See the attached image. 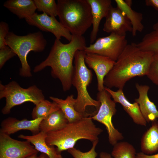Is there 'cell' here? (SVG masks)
Instances as JSON below:
<instances>
[{
	"instance_id": "cell-14",
	"label": "cell",
	"mask_w": 158,
	"mask_h": 158,
	"mask_svg": "<svg viewBox=\"0 0 158 158\" xmlns=\"http://www.w3.org/2000/svg\"><path fill=\"white\" fill-rule=\"evenodd\" d=\"M43 119L40 118L29 120L24 118L19 120L15 118L9 117L1 122L0 133L10 135L21 130H28L33 135H35L40 132L39 126Z\"/></svg>"
},
{
	"instance_id": "cell-13",
	"label": "cell",
	"mask_w": 158,
	"mask_h": 158,
	"mask_svg": "<svg viewBox=\"0 0 158 158\" xmlns=\"http://www.w3.org/2000/svg\"><path fill=\"white\" fill-rule=\"evenodd\" d=\"M85 62L87 66L95 72L97 80L98 92L104 89V80L105 77L113 67L115 61L96 54L86 53Z\"/></svg>"
},
{
	"instance_id": "cell-4",
	"label": "cell",
	"mask_w": 158,
	"mask_h": 158,
	"mask_svg": "<svg viewBox=\"0 0 158 158\" xmlns=\"http://www.w3.org/2000/svg\"><path fill=\"white\" fill-rule=\"evenodd\" d=\"M57 4L60 22L72 35L83 36L92 25L87 0H58Z\"/></svg>"
},
{
	"instance_id": "cell-24",
	"label": "cell",
	"mask_w": 158,
	"mask_h": 158,
	"mask_svg": "<svg viewBox=\"0 0 158 158\" xmlns=\"http://www.w3.org/2000/svg\"><path fill=\"white\" fill-rule=\"evenodd\" d=\"M137 44L144 51L154 52L158 51V20L153 25V30L146 34Z\"/></svg>"
},
{
	"instance_id": "cell-3",
	"label": "cell",
	"mask_w": 158,
	"mask_h": 158,
	"mask_svg": "<svg viewBox=\"0 0 158 158\" xmlns=\"http://www.w3.org/2000/svg\"><path fill=\"white\" fill-rule=\"evenodd\" d=\"M91 116L68 123L62 129L47 133L45 141L49 146H54L60 153L74 147L78 140L82 139L93 142L99 140L103 130L96 126Z\"/></svg>"
},
{
	"instance_id": "cell-22",
	"label": "cell",
	"mask_w": 158,
	"mask_h": 158,
	"mask_svg": "<svg viewBox=\"0 0 158 158\" xmlns=\"http://www.w3.org/2000/svg\"><path fill=\"white\" fill-rule=\"evenodd\" d=\"M68 121L64 114L59 109L49 115L40 123V132L45 133L60 130L65 126Z\"/></svg>"
},
{
	"instance_id": "cell-18",
	"label": "cell",
	"mask_w": 158,
	"mask_h": 158,
	"mask_svg": "<svg viewBox=\"0 0 158 158\" xmlns=\"http://www.w3.org/2000/svg\"><path fill=\"white\" fill-rule=\"evenodd\" d=\"M49 98L56 103L62 111L68 123H72L81 120L83 118L92 116L93 113L85 114L77 111L75 109L76 99L73 95L67 96L65 99L51 96Z\"/></svg>"
},
{
	"instance_id": "cell-10",
	"label": "cell",
	"mask_w": 158,
	"mask_h": 158,
	"mask_svg": "<svg viewBox=\"0 0 158 158\" xmlns=\"http://www.w3.org/2000/svg\"><path fill=\"white\" fill-rule=\"evenodd\" d=\"M38 152L28 141L18 140L0 133V158H25Z\"/></svg>"
},
{
	"instance_id": "cell-9",
	"label": "cell",
	"mask_w": 158,
	"mask_h": 158,
	"mask_svg": "<svg viewBox=\"0 0 158 158\" xmlns=\"http://www.w3.org/2000/svg\"><path fill=\"white\" fill-rule=\"evenodd\" d=\"M126 36L111 33L98 38L95 43L86 47V53L95 54L108 57L116 61L128 45Z\"/></svg>"
},
{
	"instance_id": "cell-11",
	"label": "cell",
	"mask_w": 158,
	"mask_h": 158,
	"mask_svg": "<svg viewBox=\"0 0 158 158\" xmlns=\"http://www.w3.org/2000/svg\"><path fill=\"white\" fill-rule=\"evenodd\" d=\"M25 19L29 25L35 26L43 31L51 32L56 39L60 40L63 37L69 42L72 39V35L55 17L44 13L41 14L35 13Z\"/></svg>"
},
{
	"instance_id": "cell-34",
	"label": "cell",
	"mask_w": 158,
	"mask_h": 158,
	"mask_svg": "<svg viewBox=\"0 0 158 158\" xmlns=\"http://www.w3.org/2000/svg\"><path fill=\"white\" fill-rule=\"evenodd\" d=\"M99 157L100 158H113L110 154L104 152H101Z\"/></svg>"
},
{
	"instance_id": "cell-28",
	"label": "cell",
	"mask_w": 158,
	"mask_h": 158,
	"mask_svg": "<svg viewBox=\"0 0 158 158\" xmlns=\"http://www.w3.org/2000/svg\"><path fill=\"white\" fill-rule=\"evenodd\" d=\"M99 140L92 142L91 149L88 151L83 152L74 147L69 149L68 152L74 158H96L97 153L95 151L96 146Z\"/></svg>"
},
{
	"instance_id": "cell-20",
	"label": "cell",
	"mask_w": 158,
	"mask_h": 158,
	"mask_svg": "<svg viewBox=\"0 0 158 158\" xmlns=\"http://www.w3.org/2000/svg\"><path fill=\"white\" fill-rule=\"evenodd\" d=\"M117 7L126 16L131 23L133 36L136 35L138 32H142L144 28L142 23V14L133 10L131 8V0H115Z\"/></svg>"
},
{
	"instance_id": "cell-25",
	"label": "cell",
	"mask_w": 158,
	"mask_h": 158,
	"mask_svg": "<svg viewBox=\"0 0 158 158\" xmlns=\"http://www.w3.org/2000/svg\"><path fill=\"white\" fill-rule=\"evenodd\" d=\"M59 109L56 103L43 100L36 105L33 109L31 114L32 118V119L40 118L44 119Z\"/></svg>"
},
{
	"instance_id": "cell-32",
	"label": "cell",
	"mask_w": 158,
	"mask_h": 158,
	"mask_svg": "<svg viewBox=\"0 0 158 158\" xmlns=\"http://www.w3.org/2000/svg\"><path fill=\"white\" fill-rule=\"evenodd\" d=\"M145 2L147 6L152 7L158 11V0H146Z\"/></svg>"
},
{
	"instance_id": "cell-17",
	"label": "cell",
	"mask_w": 158,
	"mask_h": 158,
	"mask_svg": "<svg viewBox=\"0 0 158 158\" xmlns=\"http://www.w3.org/2000/svg\"><path fill=\"white\" fill-rule=\"evenodd\" d=\"M91 8L92 28L90 35V42L93 44L96 40L100 22L107 16L112 6L111 0H87Z\"/></svg>"
},
{
	"instance_id": "cell-12",
	"label": "cell",
	"mask_w": 158,
	"mask_h": 158,
	"mask_svg": "<svg viewBox=\"0 0 158 158\" xmlns=\"http://www.w3.org/2000/svg\"><path fill=\"white\" fill-rule=\"evenodd\" d=\"M105 18L103 28L104 31L123 36H126L128 32H132V28L130 21L117 7L112 6Z\"/></svg>"
},
{
	"instance_id": "cell-35",
	"label": "cell",
	"mask_w": 158,
	"mask_h": 158,
	"mask_svg": "<svg viewBox=\"0 0 158 158\" xmlns=\"http://www.w3.org/2000/svg\"><path fill=\"white\" fill-rule=\"evenodd\" d=\"M37 153H35L25 158H38V156H37Z\"/></svg>"
},
{
	"instance_id": "cell-15",
	"label": "cell",
	"mask_w": 158,
	"mask_h": 158,
	"mask_svg": "<svg viewBox=\"0 0 158 158\" xmlns=\"http://www.w3.org/2000/svg\"><path fill=\"white\" fill-rule=\"evenodd\" d=\"M104 89L109 93L116 103H119L121 105L135 123L146 126L147 122L141 112L138 104L135 102L133 103L130 102L126 97L123 89H118L116 91H114L105 87Z\"/></svg>"
},
{
	"instance_id": "cell-31",
	"label": "cell",
	"mask_w": 158,
	"mask_h": 158,
	"mask_svg": "<svg viewBox=\"0 0 158 158\" xmlns=\"http://www.w3.org/2000/svg\"><path fill=\"white\" fill-rule=\"evenodd\" d=\"M9 27L8 24L4 21L0 23V49L5 47L7 45L6 38L9 32Z\"/></svg>"
},
{
	"instance_id": "cell-36",
	"label": "cell",
	"mask_w": 158,
	"mask_h": 158,
	"mask_svg": "<svg viewBox=\"0 0 158 158\" xmlns=\"http://www.w3.org/2000/svg\"><path fill=\"white\" fill-rule=\"evenodd\" d=\"M38 158H49L46 154L42 153L38 157Z\"/></svg>"
},
{
	"instance_id": "cell-19",
	"label": "cell",
	"mask_w": 158,
	"mask_h": 158,
	"mask_svg": "<svg viewBox=\"0 0 158 158\" xmlns=\"http://www.w3.org/2000/svg\"><path fill=\"white\" fill-rule=\"evenodd\" d=\"M47 136L46 133L40 132L32 135L21 134L18 137L29 142L33 145L38 152L46 154L49 158H63L61 153L57 151L55 146H49L46 143L45 139Z\"/></svg>"
},
{
	"instance_id": "cell-8",
	"label": "cell",
	"mask_w": 158,
	"mask_h": 158,
	"mask_svg": "<svg viewBox=\"0 0 158 158\" xmlns=\"http://www.w3.org/2000/svg\"><path fill=\"white\" fill-rule=\"evenodd\" d=\"M109 93L105 89L98 92L97 99L100 102V106L97 111L90 117L92 119L103 124L108 134L109 143L114 146L118 141L123 139L121 133L116 128L112 123V118L116 113V103L111 99Z\"/></svg>"
},
{
	"instance_id": "cell-16",
	"label": "cell",
	"mask_w": 158,
	"mask_h": 158,
	"mask_svg": "<svg viewBox=\"0 0 158 158\" xmlns=\"http://www.w3.org/2000/svg\"><path fill=\"white\" fill-rule=\"evenodd\" d=\"M135 87L139 93V97L135 99V101L138 104L141 112L147 122H152L158 118V110L148 96L150 87L146 85L136 83Z\"/></svg>"
},
{
	"instance_id": "cell-30",
	"label": "cell",
	"mask_w": 158,
	"mask_h": 158,
	"mask_svg": "<svg viewBox=\"0 0 158 158\" xmlns=\"http://www.w3.org/2000/svg\"><path fill=\"white\" fill-rule=\"evenodd\" d=\"M16 55L8 46L0 49V68L1 69L5 63Z\"/></svg>"
},
{
	"instance_id": "cell-33",
	"label": "cell",
	"mask_w": 158,
	"mask_h": 158,
	"mask_svg": "<svg viewBox=\"0 0 158 158\" xmlns=\"http://www.w3.org/2000/svg\"><path fill=\"white\" fill-rule=\"evenodd\" d=\"M135 158H158V153L154 155H149L140 152L136 153Z\"/></svg>"
},
{
	"instance_id": "cell-1",
	"label": "cell",
	"mask_w": 158,
	"mask_h": 158,
	"mask_svg": "<svg viewBox=\"0 0 158 158\" xmlns=\"http://www.w3.org/2000/svg\"><path fill=\"white\" fill-rule=\"evenodd\" d=\"M153 52L142 50L137 44H128L104 80L105 87L123 89L135 77L147 75Z\"/></svg>"
},
{
	"instance_id": "cell-23",
	"label": "cell",
	"mask_w": 158,
	"mask_h": 158,
	"mask_svg": "<svg viewBox=\"0 0 158 158\" xmlns=\"http://www.w3.org/2000/svg\"><path fill=\"white\" fill-rule=\"evenodd\" d=\"M142 152L151 154L158 151V121H153L151 126L143 134L141 140Z\"/></svg>"
},
{
	"instance_id": "cell-2",
	"label": "cell",
	"mask_w": 158,
	"mask_h": 158,
	"mask_svg": "<svg viewBox=\"0 0 158 158\" xmlns=\"http://www.w3.org/2000/svg\"><path fill=\"white\" fill-rule=\"evenodd\" d=\"M86 47L83 36L72 35L71 41L67 44L56 39L47 57L34 68L33 72H37L47 66L50 67L52 76L59 80L63 90L67 91L72 85L75 54L78 50H84Z\"/></svg>"
},
{
	"instance_id": "cell-27",
	"label": "cell",
	"mask_w": 158,
	"mask_h": 158,
	"mask_svg": "<svg viewBox=\"0 0 158 158\" xmlns=\"http://www.w3.org/2000/svg\"><path fill=\"white\" fill-rule=\"evenodd\" d=\"M37 10L48 15L56 17L58 16L57 3L54 0H34Z\"/></svg>"
},
{
	"instance_id": "cell-7",
	"label": "cell",
	"mask_w": 158,
	"mask_h": 158,
	"mask_svg": "<svg viewBox=\"0 0 158 158\" xmlns=\"http://www.w3.org/2000/svg\"><path fill=\"white\" fill-rule=\"evenodd\" d=\"M3 98H5L6 103L1 113L4 115L9 114L14 107L25 102H30L36 105L45 99L42 90L36 86L24 88L14 81L6 85L0 83V99Z\"/></svg>"
},
{
	"instance_id": "cell-5",
	"label": "cell",
	"mask_w": 158,
	"mask_h": 158,
	"mask_svg": "<svg viewBox=\"0 0 158 158\" xmlns=\"http://www.w3.org/2000/svg\"><path fill=\"white\" fill-rule=\"evenodd\" d=\"M86 54L84 50H78L76 52L72 79V85L76 88L77 93L75 109L78 112L85 114H89L86 112L87 107H94L97 111L100 104L99 101L92 98L87 91V87L91 82L92 74V71L86 65Z\"/></svg>"
},
{
	"instance_id": "cell-6",
	"label": "cell",
	"mask_w": 158,
	"mask_h": 158,
	"mask_svg": "<svg viewBox=\"0 0 158 158\" xmlns=\"http://www.w3.org/2000/svg\"><path fill=\"white\" fill-rule=\"evenodd\" d=\"M6 42L7 45L12 50L20 59L21 64L20 75L24 77H31L32 74L27 61V56L31 51L40 52L45 49L47 41L42 32L38 31L19 36L9 32L6 37Z\"/></svg>"
},
{
	"instance_id": "cell-26",
	"label": "cell",
	"mask_w": 158,
	"mask_h": 158,
	"mask_svg": "<svg viewBox=\"0 0 158 158\" xmlns=\"http://www.w3.org/2000/svg\"><path fill=\"white\" fill-rule=\"evenodd\" d=\"M136 150L130 143L118 142L113 146L111 155L113 158H135Z\"/></svg>"
},
{
	"instance_id": "cell-21",
	"label": "cell",
	"mask_w": 158,
	"mask_h": 158,
	"mask_svg": "<svg viewBox=\"0 0 158 158\" xmlns=\"http://www.w3.org/2000/svg\"><path fill=\"white\" fill-rule=\"evenodd\" d=\"M3 6L19 19L30 17L37 10L32 0H8L4 2Z\"/></svg>"
},
{
	"instance_id": "cell-29",
	"label": "cell",
	"mask_w": 158,
	"mask_h": 158,
	"mask_svg": "<svg viewBox=\"0 0 158 158\" xmlns=\"http://www.w3.org/2000/svg\"><path fill=\"white\" fill-rule=\"evenodd\" d=\"M147 76L158 86V51L153 52L152 59Z\"/></svg>"
}]
</instances>
